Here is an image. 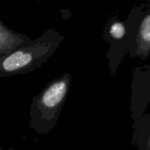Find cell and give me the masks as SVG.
Here are the masks:
<instances>
[{
	"mask_svg": "<svg viewBox=\"0 0 150 150\" xmlns=\"http://www.w3.org/2000/svg\"><path fill=\"white\" fill-rule=\"evenodd\" d=\"M132 57H139L142 60L150 55V2L145 5L135 27L134 38L129 48Z\"/></svg>",
	"mask_w": 150,
	"mask_h": 150,
	"instance_id": "3957f363",
	"label": "cell"
},
{
	"mask_svg": "<svg viewBox=\"0 0 150 150\" xmlns=\"http://www.w3.org/2000/svg\"><path fill=\"white\" fill-rule=\"evenodd\" d=\"M65 37L55 28H48L32 40L0 57V78L25 74L42 66L57 50Z\"/></svg>",
	"mask_w": 150,
	"mask_h": 150,
	"instance_id": "6da1fadb",
	"label": "cell"
},
{
	"mask_svg": "<svg viewBox=\"0 0 150 150\" xmlns=\"http://www.w3.org/2000/svg\"><path fill=\"white\" fill-rule=\"evenodd\" d=\"M72 76L65 72L49 81L35 95L29 109V128L38 135H47L57 125L69 93Z\"/></svg>",
	"mask_w": 150,
	"mask_h": 150,
	"instance_id": "7a4b0ae2",
	"label": "cell"
},
{
	"mask_svg": "<svg viewBox=\"0 0 150 150\" xmlns=\"http://www.w3.org/2000/svg\"><path fill=\"white\" fill-rule=\"evenodd\" d=\"M103 38L111 43L110 54L124 52L125 48L130 44V34L126 20H119L118 14L108 19L103 30Z\"/></svg>",
	"mask_w": 150,
	"mask_h": 150,
	"instance_id": "277c9868",
	"label": "cell"
},
{
	"mask_svg": "<svg viewBox=\"0 0 150 150\" xmlns=\"http://www.w3.org/2000/svg\"><path fill=\"white\" fill-rule=\"evenodd\" d=\"M35 1H41V0H35Z\"/></svg>",
	"mask_w": 150,
	"mask_h": 150,
	"instance_id": "52a82bcc",
	"label": "cell"
},
{
	"mask_svg": "<svg viewBox=\"0 0 150 150\" xmlns=\"http://www.w3.org/2000/svg\"><path fill=\"white\" fill-rule=\"evenodd\" d=\"M139 150H150V128L148 137L146 138L145 143H142V146L139 147Z\"/></svg>",
	"mask_w": 150,
	"mask_h": 150,
	"instance_id": "8992f818",
	"label": "cell"
},
{
	"mask_svg": "<svg viewBox=\"0 0 150 150\" xmlns=\"http://www.w3.org/2000/svg\"><path fill=\"white\" fill-rule=\"evenodd\" d=\"M31 42L29 36L11 29L0 19V57Z\"/></svg>",
	"mask_w": 150,
	"mask_h": 150,
	"instance_id": "5b68a950",
	"label": "cell"
}]
</instances>
